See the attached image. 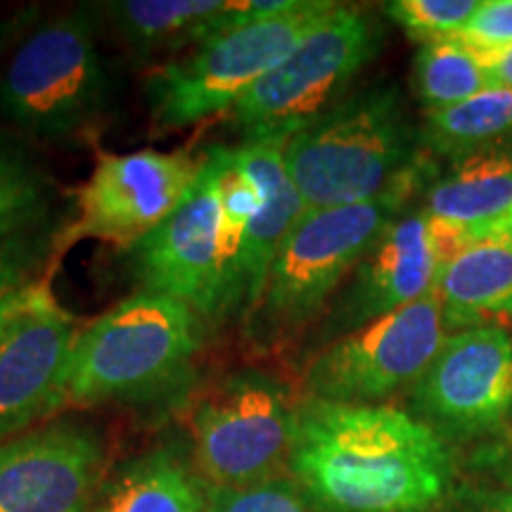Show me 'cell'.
Returning <instances> with one entry per match:
<instances>
[{"label": "cell", "mask_w": 512, "mask_h": 512, "mask_svg": "<svg viewBox=\"0 0 512 512\" xmlns=\"http://www.w3.org/2000/svg\"><path fill=\"white\" fill-rule=\"evenodd\" d=\"M287 470L323 512H432L458 477L453 448L387 403H299Z\"/></svg>", "instance_id": "obj_1"}, {"label": "cell", "mask_w": 512, "mask_h": 512, "mask_svg": "<svg viewBox=\"0 0 512 512\" xmlns=\"http://www.w3.org/2000/svg\"><path fill=\"white\" fill-rule=\"evenodd\" d=\"M420 143L401 88L373 83L297 128L283 155L306 209H328L422 181Z\"/></svg>", "instance_id": "obj_2"}, {"label": "cell", "mask_w": 512, "mask_h": 512, "mask_svg": "<svg viewBox=\"0 0 512 512\" xmlns=\"http://www.w3.org/2000/svg\"><path fill=\"white\" fill-rule=\"evenodd\" d=\"M207 323L178 299L136 292L76 337L67 368V403H157L192 380Z\"/></svg>", "instance_id": "obj_3"}, {"label": "cell", "mask_w": 512, "mask_h": 512, "mask_svg": "<svg viewBox=\"0 0 512 512\" xmlns=\"http://www.w3.org/2000/svg\"><path fill=\"white\" fill-rule=\"evenodd\" d=\"M415 183L370 202L306 209L275 259L259 304L245 318L249 342L261 351L285 347L318 323L382 230L406 211Z\"/></svg>", "instance_id": "obj_4"}, {"label": "cell", "mask_w": 512, "mask_h": 512, "mask_svg": "<svg viewBox=\"0 0 512 512\" xmlns=\"http://www.w3.org/2000/svg\"><path fill=\"white\" fill-rule=\"evenodd\" d=\"M339 3L285 0L278 10L223 29L152 69L145 98L159 133H174L230 112L271 74Z\"/></svg>", "instance_id": "obj_5"}, {"label": "cell", "mask_w": 512, "mask_h": 512, "mask_svg": "<svg viewBox=\"0 0 512 512\" xmlns=\"http://www.w3.org/2000/svg\"><path fill=\"white\" fill-rule=\"evenodd\" d=\"M112 93L91 8L29 27L0 69V112L31 138L57 143L88 136L107 114Z\"/></svg>", "instance_id": "obj_6"}, {"label": "cell", "mask_w": 512, "mask_h": 512, "mask_svg": "<svg viewBox=\"0 0 512 512\" xmlns=\"http://www.w3.org/2000/svg\"><path fill=\"white\" fill-rule=\"evenodd\" d=\"M384 29L373 12L337 5L328 19L228 112L247 140L285 143L297 128L349 95L358 74L380 55Z\"/></svg>", "instance_id": "obj_7"}, {"label": "cell", "mask_w": 512, "mask_h": 512, "mask_svg": "<svg viewBox=\"0 0 512 512\" xmlns=\"http://www.w3.org/2000/svg\"><path fill=\"white\" fill-rule=\"evenodd\" d=\"M299 403L278 375L240 368L197 399L190 415L192 458L209 489L278 477L290 460Z\"/></svg>", "instance_id": "obj_8"}, {"label": "cell", "mask_w": 512, "mask_h": 512, "mask_svg": "<svg viewBox=\"0 0 512 512\" xmlns=\"http://www.w3.org/2000/svg\"><path fill=\"white\" fill-rule=\"evenodd\" d=\"M446 337L441 299L432 292L316 349L304 368V392L337 403H382L411 392Z\"/></svg>", "instance_id": "obj_9"}, {"label": "cell", "mask_w": 512, "mask_h": 512, "mask_svg": "<svg viewBox=\"0 0 512 512\" xmlns=\"http://www.w3.org/2000/svg\"><path fill=\"white\" fill-rule=\"evenodd\" d=\"M128 268L143 292L188 304L204 323L223 320L226 240L221 211V164L204 152L195 185L169 219L128 247Z\"/></svg>", "instance_id": "obj_10"}, {"label": "cell", "mask_w": 512, "mask_h": 512, "mask_svg": "<svg viewBox=\"0 0 512 512\" xmlns=\"http://www.w3.org/2000/svg\"><path fill=\"white\" fill-rule=\"evenodd\" d=\"M415 418L448 444H479L508 430L512 418V335L475 325L441 344L408 392Z\"/></svg>", "instance_id": "obj_11"}, {"label": "cell", "mask_w": 512, "mask_h": 512, "mask_svg": "<svg viewBox=\"0 0 512 512\" xmlns=\"http://www.w3.org/2000/svg\"><path fill=\"white\" fill-rule=\"evenodd\" d=\"M202 164L204 157L183 150L100 155L76 195L79 216L64 235V245L93 238L133 247L174 214Z\"/></svg>", "instance_id": "obj_12"}, {"label": "cell", "mask_w": 512, "mask_h": 512, "mask_svg": "<svg viewBox=\"0 0 512 512\" xmlns=\"http://www.w3.org/2000/svg\"><path fill=\"white\" fill-rule=\"evenodd\" d=\"M444 266L434 249L430 219L422 209H406L382 230L358 261L342 290L320 318L316 349L437 292Z\"/></svg>", "instance_id": "obj_13"}, {"label": "cell", "mask_w": 512, "mask_h": 512, "mask_svg": "<svg viewBox=\"0 0 512 512\" xmlns=\"http://www.w3.org/2000/svg\"><path fill=\"white\" fill-rule=\"evenodd\" d=\"M102 441L81 422H55L0 444V512H93Z\"/></svg>", "instance_id": "obj_14"}, {"label": "cell", "mask_w": 512, "mask_h": 512, "mask_svg": "<svg viewBox=\"0 0 512 512\" xmlns=\"http://www.w3.org/2000/svg\"><path fill=\"white\" fill-rule=\"evenodd\" d=\"M79 323L48 292L0 337V444L67 403Z\"/></svg>", "instance_id": "obj_15"}, {"label": "cell", "mask_w": 512, "mask_h": 512, "mask_svg": "<svg viewBox=\"0 0 512 512\" xmlns=\"http://www.w3.org/2000/svg\"><path fill=\"white\" fill-rule=\"evenodd\" d=\"M283 145L278 140H247L230 147L235 162L259 188L261 207L249 221L238 264L228 278L223 320L233 316L245 320L254 311L280 249L306 214L302 195L287 174Z\"/></svg>", "instance_id": "obj_16"}, {"label": "cell", "mask_w": 512, "mask_h": 512, "mask_svg": "<svg viewBox=\"0 0 512 512\" xmlns=\"http://www.w3.org/2000/svg\"><path fill=\"white\" fill-rule=\"evenodd\" d=\"M285 0H112L105 17L140 60L183 55L223 29L278 10Z\"/></svg>", "instance_id": "obj_17"}, {"label": "cell", "mask_w": 512, "mask_h": 512, "mask_svg": "<svg viewBox=\"0 0 512 512\" xmlns=\"http://www.w3.org/2000/svg\"><path fill=\"white\" fill-rule=\"evenodd\" d=\"M512 207V140L453 157L444 174L432 176L422 195V211L472 228L486 230Z\"/></svg>", "instance_id": "obj_18"}, {"label": "cell", "mask_w": 512, "mask_h": 512, "mask_svg": "<svg viewBox=\"0 0 512 512\" xmlns=\"http://www.w3.org/2000/svg\"><path fill=\"white\" fill-rule=\"evenodd\" d=\"M437 294L451 332L512 320V235L491 233L444 268Z\"/></svg>", "instance_id": "obj_19"}, {"label": "cell", "mask_w": 512, "mask_h": 512, "mask_svg": "<svg viewBox=\"0 0 512 512\" xmlns=\"http://www.w3.org/2000/svg\"><path fill=\"white\" fill-rule=\"evenodd\" d=\"M207 494L197 470L157 448L121 465L100 486L93 512H204Z\"/></svg>", "instance_id": "obj_20"}, {"label": "cell", "mask_w": 512, "mask_h": 512, "mask_svg": "<svg viewBox=\"0 0 512 512\" xmlns=\"http://www.w3.org/2000/svg\"><path fill=\"white\" fill-rule=\"evenodd\" d=\"M512 136V88H489L475 98L439 112H425L422 145L448 159Z\"/></svg>", "instance_id": "obj_21"}, {"label": "cell", "mask_w": 512, "mask_h": 512, "mask_svg": "<svg viewBox=\"0 0 512 512\" xmlns=\"http://www.w3.org/2000/svg\"><path fill=\"white\" fill-rule=\"evenodd\" d=\"M489 88L482 55L456 36L422 43L413 57V91L422 112L448 110Z\"/></svg>", "instance_id": "obj_22"}, {"label": "cell", "mask_w": 512, "mask_h": 512, "mask_svg": "<svg viewBox=\"0 0 512 512\" xmlns=\"http://www.w3.org/2000/svg\"><path fill=\"white\" fill-rule=\"evenodd\" d=\"M439 512H512V432L479 441Z\"/></svg>", "instance_id": "obj_23"}, {"label": "cell", "mask_w": 512, "mask_h": 512, "mask_svg": "<svg viewBox=\"0 0 512 512\" xmlns=\"http://www.w3.org/2000/svg\"><path fill=\"white\" fill-rule=\"evenodd\" d=\"M48 207V181L22 147L0 138V254L19 249V235Z\"/></svg>", "instance_id": "obj_24"}, {"label": "cell", "mask_w": 512, "mask_h": 512, "mask_svg": "<svg viewBox=\"0 0 512 512\" xmlns=\"http://www.w3.org/2000/svg\"><path fill=\"white\" fill-rule=\"evenodd\" d=\"M204 512H323L309 491L292 475H278L264 482L209 489Z\"/></svg>", "instance_id": "obj_25"}, {"label": "cell", "mask_w": 512, "mask_h": 512, "mask_svg": "<svg viewBox=\"0 0 512 512\" xmlns=\"http://www.w3.org/2000/svg\"><path fill=\"white\" fill-rule=\"evenodd\" d=\"M477 8L479 0H394L384 5V15L422 46L458 36Z\"/></svg>", "instance_id": "obj_26"}, {"label": "cell", "mask_w": 512, "mask_h": 512, "mask_svg": "<svg viewBox=\"0 0 512 512\" xmlns=\"http://www.w3.org/2000/svg\"><path fill=\"white\" fill-rule=\"evenodd\" d=\"M467 43L482 60L512 48V0H479V8L465 29L456 36Z\"/></svg>", "instance_id": "obj_27"}, {"label": "cell", "mask_w": 512, "mask_h": 512, "mask_svg": "<svg viewBox=\"0 0 512 512\" xmlns=\"http://www.w3.org/2000/svg\"><path fill=\"white\" fill-rule=\"evenodd\" d=\"M48 292V285L43 283H24L8 292H0V337L22 313H27L31 306L41 302Z\"/></svg>", "instance_id": "obj_28"}, {"label": "cell", "mask_w": 512, "mask_h": 512, "mask_svg": "<svg viewBox=\"0 0 512 512\" xmlns=\"http://www.w3.org/2000/svg\"><path fill=\"white\" fill-rule=\"evenodd\" d=\"M24 273H27V254H22V249L0 254V292H8L12 287L27 283Z\"/></svg>", "instance_id": "obj_29"}, {"label": "cell", "mask_w": 512, "mask_h": 512, "mask_svg": "<svg viewBox=\"0 0 512 512\" xmlns=\"http://www.w3.org/2000/svg\"><path fill=\"white\" fill-rule=\"evenodd\" d=\"M491 88H512V48L486 60Z\"/></svg>", "instance_id": "obj_30"}, {"label": "cell", "mask_w": 512, "mask_h": 512, "mask_svg": "<svg viewBox=\"0 0 512 512\" xmlns=\"http://www.w3.org/2000/svg\"><path fill=\"white\" fill-rule=\"evenodd\" d=\"M491 233H505V235H512V207L505 211V216L498 223H494V226H491L489 230H486V235H491ZM484 235V238H486Z\"/></svg>", "instance_id": "obj_31"}]
</instances>
